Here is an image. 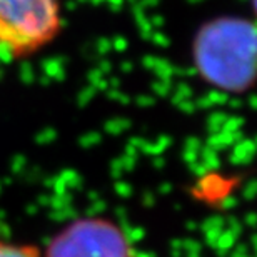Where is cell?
Wrapping results in <instances>:
<instances>
[{
    "label": "cell",
    "mask_w": 257,
    "mask_h": 257,
    "mask_svg": "<svg viewBox=\"0 0 257 257\" xmlns=\"http://www.w3.org/2000/svg\"><path fill=\"white\" fill-rule=\"evenodd\" d=\"M194 64L210 85L244 92L257 79V27L242 19L204 25L194 40Z\"/></svg>",
    "instance_id": "6da1fadb"
},
{
    "label": "cell",
    "mask_w": 257,
    "mask_h": 257,
    "mask_svg": "<svg viewBox=\"0 0 257 257\" xmlns=\"http://www.w3.org/2000/svg\"><path fill=\"white\" fill-rule=\"evenodd\" d=\"M62 0H0V54L32 59L62 32Z\"/></svg>",
    "instance_id": "7a4b0ae2"
},
{
    "label": "cell",
    "mask_w": 257,
    "mask_h": 257,
    "mask_svg": "<svg viewBox=\"0 0 257 257\" xmlns=\"http://www.w3.org/2000/svg\"><path fill=\"white\" fill-rule=\"evenodd\" d=\"M42 257H137V250L115 220L82 215L64 224L49 239Z\"/></svg>",
    "instance_id": "3957f363"
},
{
    "label": "cell",
    "mask_w": 257,
    "mask_h": 257,
    "mask_svg": "<svg viewBox=\"0 0 257 257\" xmlns=\"http://www.w3.org/2000/svg\"><path fill=\"white\" fill-rule=\"evenodd\" d=\"M0 257H42V247L30 242L0 239Z\"/></svg>",
    "instance_id": "277c9868"
},
{
    "label": "cell",
    "mask_w": 257,
    "mask_h": 257,
    "mask_svg": "<svg viewBox=\"0 0 257 257\" xmlns=\"http://www.w3.org/2000/svg\"><path fill=\"white\" fill-rule=\"evenodd\" d=\"M252 7L255 10V15H257V0H252Z\"/></svg>",
    "instance_id": "5b68a950"
}]
</instances>
